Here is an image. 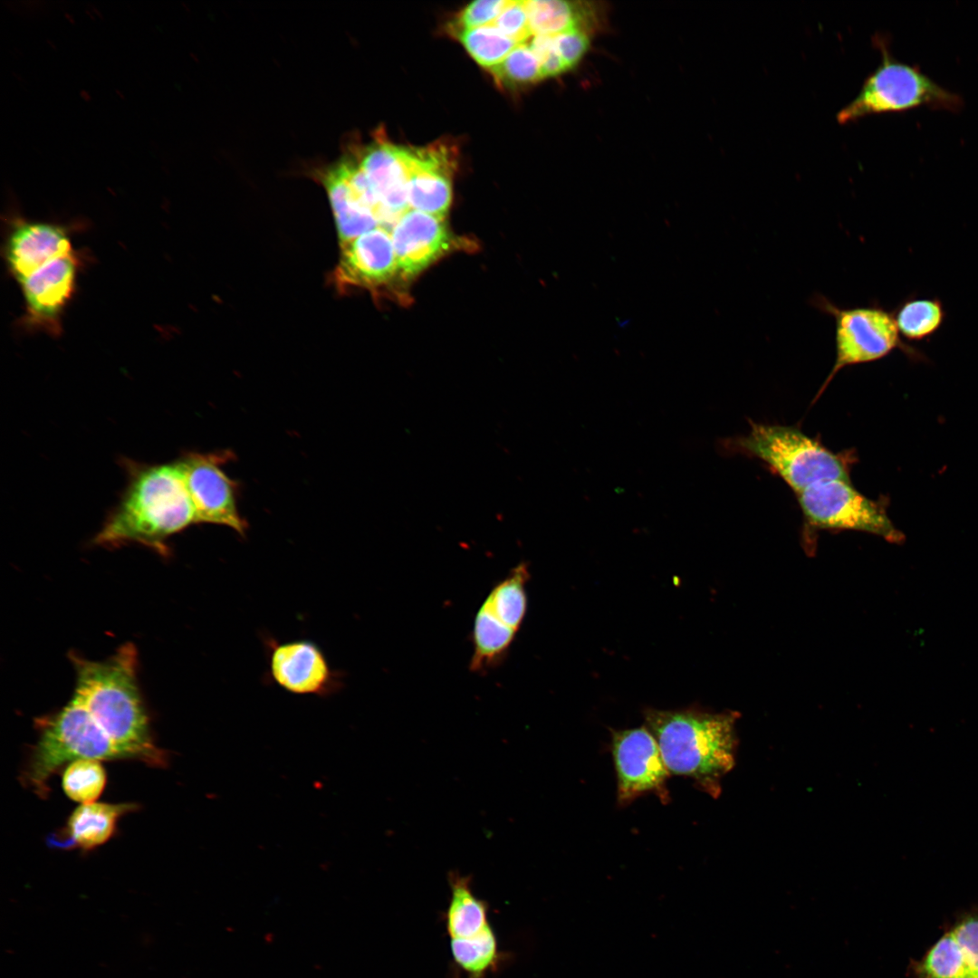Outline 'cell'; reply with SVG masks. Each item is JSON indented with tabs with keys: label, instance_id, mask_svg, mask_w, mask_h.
Listing matches in <instances>:
<instances>
[{
	"label": "cell",
	"instance_id": "cell-31",
	"mask_svg": "<svg viewBox=\"0 0 978 978\" xmlns=\"http://www.w3.org/2000/svg\"><path fill=\"white\" fill-rule=\"evenodd\" d=\"M552 36L555 48L567 68L570 70L577 65L590 43L586 30L574 28Z\"/></svg>",
	"mask_w": 978,
	"mask_h": 978
},
{
	"label": "cell",
	"instance_id": "cell-5",
	"mask_svg": "<svg viewBox=\"0 0 978 978\" xmlns=\"http://www.w3.org/2000/svg\"><path fill=\"white\" fill-rule=\"evenodd\" d=\"M877 43L882 54L881 62L865 80L857 97L838 112L839 123L921 107L954 113L962 110L964 100L959 94L936 83L919 66L896 60L884 39H877Z\"/></svg>",
	"mask_w": 978,
	"mask_h": 978
},
{
	"label": "cell",
	"instance_id": "cell-14",
	"mask_svg": "<svg viewBox=\"0 0 978 978\" xmlns=\"http://www.w3.org/2000/svg\"><path fill=\"white\" fill-rule=\"evenodd\" d=\"M3 246L9 273L19 283L51 261L73 252L70 232L61 224L12 216Z\"/></svg>",
	"mask_w": 978,
	"mask_h": 978
},
{
	"label": "cell",
	"instance_id": "cell-18",
	"mask_svg": "<svg viewBox=\"0 0 978 978\" xmlns=\"http://www.w3.org/2000/svg\"><path fill=\"white\" fill-rule=\"evenodd\" d=\"M913 970L916 978H978V911L962 916Z\"/></svg>",
	"mask_w": 978,
	"mask_h": 978
},
{
	"label": "cell",
	"instance_id": "cell-22",
	"mask_svg": "<svg viewBox=\"0 0 978 978\" xmlns=\"http://www.w3.org/2000/svg\"><path fill=\"white\" fill-rule=\"evenodd\" d=\"M528 564L521 562L495 584L481 604L501 623L518 632L527 610Z\"/></svg>",
	"mask_w": 978,
	"mask_h": 978
},
{
	"label": "cell",
	"instance_id": "cell-1",
	"mask_svg": "<svg viewBox=\"0 0 978 978\" xmlns=\"http://www.w3.org/2000/svg\"><path fill=\"white\" fill-rule=\"evenodd\" d=\"M76 673L73 696L89 711L110 739L130 760L166 767L168 753L152 737L137 679L138 654L132 644L121 646L101 661L71 657Z\"/></svg>",
	"mask_w": 978,
	"mask_h": 978
},
{
	"label": "cell",
	"instance_id": "cell-9",
	"mask_svg": "<svg viewBox=\"0 0 978 978\" xmlns=\"http://www.w3.org/2000/svg\"><path fill=\"white\" fill-rule=\"evenodd\" d=\"M268 676L277 686L298 695L326 697L343 686V674L330 665L321 647L310 639L279 642L264 638Z\"/></svg>",
	"mask_w": 978,
	"mask_h": 978
},
{
	"label": "cell",
	"instance_id": "cell-28",
	"mask_svg": "<svg viewBox=\"0 0 978 978\" xmlns=\"http://www.w3.org/2000/svg\"><path fill=\"white\" fill-rule=\"evenodd\" d=\"M501 86L514 88L542 80L540 62L526 43L517 44L498 64L489 70Z\"/></svg>",
	"mask_w": 978,
	"mask_h": 978
},
{
	"label": "cell",
	"instance_id": "cell-17",
	"mask_svg": "<svg viewBox=\"0 0 978 978\" xmlns=\"http://www.w3.org/2000/svg\"><path fill=\"white\" fill-rule=\"evenodd\" d=\"M340 246L334 273L340 288L375 287L398 273L391 234L385 227L378 226Z\"/></svg>",
	"mask_w": 978,
	"mask_h": 978
},
{
	"label": "cell",
	"instance_id": "cell-7",
	"mask_svg": "<svg viewBox=\"0 0 978 978\" xmlns=\"http://www.w3.org/2000/svg\"><path fill=\"white\" fill-rule=\"evenodd\" d=\"M811 303L835 323V361L818 395L843 368L873 362L905 348L894 315L877 305L843 308L820 294Z\"/></svg>",
	"mask_w": 978,
	"mask_h": 978
},
{
	"label": "cell",
	"instance_id": "cell-16",
	"mask_svg": "<svg viewBox=\"0 0 978 978\" xmlns=\"http://www.w3.org/2000/svg\"><path fill=\"white\" fill-rule=\"evenodd\" d=\"M398 272L405 278L417 275L451 246L445 217L408 209L390 229Z\"/></svg>",
	"mask_w": 978,
	"mask_h": 978
},
{
	"label": "cell",
	"instance_id": "cell-23",
	"mask_svg": "<svg viewBox=\"0 0 978 978\" xmlns=\"http://www.w3.org/2000/svg\"><path fill=\"white\" fill-rule=\"evenodd\" d=\"M524 4L534 35H555L574 28L584 29L588 19L589 8L579 2L529 0Z\"/></svg>",
	"mask_w": 978,
	"mask_h": 978
},
{
	"label": "cell",
	"instance_id": "cell-24",
	"mask_svg": "<svg viewBox=\"0 0 978 978\" xmlns=\"http://www.w3.org/2000/svg\"><path fill=\"white\" fill-rule=\"evenodd\" d=\"M450 953L467 978H485L498 968L503 958L492 926L471 938L450 939Z\"/></svg>",
	"mask_w": 978,
	"mask_h": 978
},
{
	"label": "cell",
	"instance_id": "cell-13",
	"mask_svg": "<svg viewBox=\"0 0 978 978\" xmlns=\"http://www.w3.org/2000/svg\"><path fill=\"white\" fill-rule=\"evenodd\" d=\"M409 208L445 217L452 200L455 152L445 144L402 147Z\"/></svg>",
	"mask_w": 978,
	"mask_h": 978
},
{
	"label": "cell",
	"instance_id": "cell-3",
	"mask_svg": "<svg viewBox=\"0 0 978 978\" xmlns=\"http://www.w3.org/2000/svg\"><path fill=\"white\" fill-rule=\"evenodd\" d=\"M194 523L195 508L177 463L144 466L135 470L94 542H137L165 552L167 539Z\"/></svg>",
	"mask_w": 978,
	"mask_h": 978
},
{
	"label": "cell",
	"instance_id": "cell-8",
	"mask_svg": "<svg viewBox=\"0 0 978 978\" xmlns=\"http://www.w3.org/2000/svg\"><path fill=\"white\" fill-rule=\"evenodd\" d=\"M797 499L807 523L814 528L865 532L894 543L905 540L884 505L863 495L849 480L817 482L797 494Z\"/></svg>",
	"mask_w": 978,
	"mask_h": 978
},
{
	"label": "cell",
	"instance_id": "cell-30",
	"mask_svg": "<svg viewBox=\"0 0 978 978\" xmlns=\"http://www.w3.org/2000/svg\"><path fill=\"white\" fill-rule=\"evenodd\" d=\"M492 25L517 43H525L532 34L524 1L509 0Z\"/></svg>",
	"mask_w": 978,
	"mask_h": 978
},
{
	"label": "cell",
	"instance_id": "cell-26",
	"mask_svg": "<svg viewBox=\"0 0 978 978\" xmlns=\"http://www.w3.org/2000/svg\"><path fill=\"white\" fill-rule=\"evenodd\" d=\"M107 775L101 761L79 759L63 770L62 785L65 794L80 804L95 802L102 793Z\"/></svg>",
	"mask_w": 978,
	"mask_h": 978
},
{
	"label": "cell",
	"instance_id": "cell-10",
	"mask_svg": "<svg viewBox=\"0 0 978 978\" xmlns=\"http://www.w3.org/2000/svg\"><path fill=\"white\" fill-rule=\"evenodd\" d=\"M611 752L619 804H628L647 792H655L663 802L667 801L666 782L670 772L657 740L647 727L613 731Z\"/></svg>",
	"mask_w": 978,
	"mask_h": 978
},
{
	"label": "cell",
	"instance_id": "cell-32",
	"mask_svg": "<svg viewBox=\"0 0 978 978\" xmlns=\"http://www.w3.org/2000/svg\"><path fill=\"white\" fill-rule=\"evenodd\" d=\"M530 46L540 62L542 79L569 70L555 48L552 35H534Z\"/></svg>",
	"mask_w": 978,
	"mask_h": 978
},
{
	"label": "cell",
	"instance_id": "cell-6",
	"mask_svg": "<svg viewBox=\"0 0 978 978\" xmlns=\"http://www.w3.org/2000/svg\"><path fill=\"white\" fill-rule=\"evenodd\" d=\"M724 444L766 463L796 494L817 482L849 480L842 457L794 427L753 423L746 436Z\"/></svg>",
	"mask_w": 978,
	"mask_h": 978
},
{
	"label": "cell",
	"instance_id": "cell-11",
	"mask_svg": "<svg viewBox=\"0 0 978 978\" xmlns=\"http://www.w3.org/2000/svg\"><path fill=\"white\" fill-rule=\"evenodd\" d=\"M80 264L79 254L73 251L19 282L25 303L20 320L23 329L53 337L61 334L62 316L75 291Z\"/></svg>",
	"mask_w": 978,
	"mask_h": 978
},
{
	"label": "cell",
	"instance_id": "cell-4",
	"mask_svg": "<svg viewBox=\"0 0 978 978\" xmlns=\"http://www.w3.org/2000/svg\"><path fill=\"white\" fill-rule=\"evenodd\" d=\"M34 724L38 739L30 748L20 781L41 798L48 796L51 777L73 761L129 759L74 696L60 711L36 718Z\"/></svg>",
	"mask_w": 978,
	"mask_h": 978
},
{
	"label": "cell",
	"instance_id": "cell-12",
	"mask_svg": "<svg viewBox=\"0 0 978 978\" xmlns=\"http://www.w3.org/2000/svg\"><path fill=\"white\" fill-rule=\"evenodd\" d=\"M226 455L189 454L179 461L197 523L225 525L244 536L246 523L237 512L236 485L221 468Z\"/></svg>",
	"mask_w": 978,
	"mask_h": 978
},
{
	"label": "cell",
	"instance_id": "cell-21",
	"mask_svg": "<svg viewBox=\"0 0 978 978\" xmlns=\"http://www.w3.org/2000/svg\"><path fill=\"white\" fill-rule=\"evenodd\" d=\"M516 634L481 605L475 614L472 630L473 655L469 666L471 671L485 673L498 666L507 657Z\"/></svg>",
	"mask_w": 978,
	"mask_h": 978
},
{
	"label": "cell",
	"instance_id": "cell-15",
	"mask_svg": "<svg viewBox=\"0 0 978 978\" xmlns=\"http://www.w3.org/2000/svg\"><path fill=\"white\" fill-rule=\"evenodd\" d=\"M369 179L384 212L382 227L390 231L402 214L409 209L408 201V169L402 147L381 137L357 147L348 146Z\"/></svg>",
	"mask_w": 978,
	"mask_h": 978
},
{
	"label": "cell",
	"instance_id": "cell-2",
	"mask_svg": "<svg viewBox=\"0 0 978 978\" xmlns=\"http://www.w3.org/2000/svg\"><path fill=\"white\" fill-rule=\"evenodd\" d=\"M644 717L669 772L692 779L702 791L717 797L721 779L735 762L737 714L647 709Z\"/></svg>",
	"mask_w": 978,
	"mask_h": 978
},
{
	"label": "cell",
	"instance_id": "cell-27",
	"mask_svg": "<svg viewBox=\"0 0 978 978\" xmlns=\"http://www.w3.org/2000/svg\"><path fill=\"white\" fill-rule=\"evenodd\" d=\"M455 35L471 57L489 70L519 44L492 24L463 30Z\"/></svg>",
	"mask_w": 978,
	"mask_h": 978
},
{
	"label": "cell",
	"instance_id": "cell-20",
	"mask_svg": "<svg viewBox=\"0 0 978 978\" xmlns=\"http://www.w3.org/2000/svg\"><path fill=\"white\" fill-rule=\"evenodd\" d=\"M137 809L135 803L81 804L69 817L66 830L76 847L90 850L106 843L114 835L120 818Z\"/></svg>",
	"mask_w": 978,
	"mask_h": 978
},
{
	"label": "cell",
	"instance_id": "cell-29",
	"mask_svg": "<svg viewBox=\"0 0 978 978\" xmlns=\"http://www.w3.org/2000/svg\"><path fill=\"white\" fill-rule=\"evenodd\" d=\"M509 0H476L466 5L456 16L453 32L456 33L492 24Z\"/></svg>",
	"mask_w": 978,
	"mask_h": 978
},
{
	"label": "cell",
	"instance_id": "cell-25",
	"mask_svg": "<svg viewBox=\"0 0 978 978\" xmlns=\"http://www.w3.org/2000/svg\"><path fill=\"white\" fill-rule=\"evenodd\" d=\"M893 315L904 338L921 340L940 328L944 312L942 303L935 299H911L901 303Z\"/></svg>",
	"mask_w": 978,
	"mask_h": 978
},
{
	"label": "cell",
	"instance_id": "cell-19",
	"mask_svg": "<svg viewBox=\"0 0 978 978\" xmlns=\"http://www.w3.org/2000/svg\"><path fill=\"white\" fill-rule=\"evenodd\" d=\"M448 884L450 897L444 920L450 939L471 938L492 926L489 906L475 894L470 876L451 871Z\"/></svg>",
	"mask_w": 978,
	"mask_h": 978
}]
</instances>
